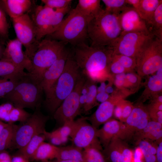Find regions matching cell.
Here are the masks:
<instances>
[{"label":"cell","instance_id":"obj_36","mask_svg":"<svg viewBox=\"0 0 162 162\" xmlns=\"http://www.w3.org/2000/svg\"><path fill=\"white\" fill-rule=\"evenodd\" d=\"M105 6V10L118 16L128 5L126 0H103Z\"/></svg>","mask_w":162,"mask_h":162},{"label":"cell","instance_id":"obj_34","mask_svg":"<svg viewBox=\"0 0 162 162\" xmlns=\"http://www.w3.org/2000/svg\"><path fill=\"white\" fill-rule=\"evenodd\" d=\"M14 124H9L0 134V152L10 147L13 138Z\"/></svg>","mask_w":162,"mask_h":162},{"label":"cell","instance_id":"obj_51","mask_svg":"<svg viewBox=\"0 0 162 162\" xmlns=\"http://www.w3.org/2000/svg\"><path fill=\"white\" fill-rule=\"evenodd\" d=\"M110 94L106 92H101L97 93L96 99L97 102L101 103L103 102L108 99Z\"/></svg>","mask_w":162,"mask_h":162},{"label":"cell","instance_id":"obj_1","mask_svg":"<svg viewBox=\"0 0 162 162\" xmlns=\"http://www.w3.org/2000/svg\"><path fill=\"white\" fill-rule=\"evenodd\" d=\"M75 47L73 58L87 78L95 83L112 78L109 71L114 55L112 47L89 46L85 42Z\"/></svg>","mask_w":162,"mask_h":162},{"label":"cell","instance_id":"obj_11","mask_svg":"<svg viewBox=\"0 0 162 162\" xmlns=\"http://www.w3.org/2000/svg\"><path fill=\"white\" fill-rule=\"evenodd\" d=\"M82 74L71 92L64 99L53 115L54 118L62 126L64 123L73 121L81 113L80 97L82 88L86 80Z\"/></svg>","mask_w":162,"mask_h":162},{"label":"cell","instance_id":"obj_30","mask_svg":"<svg viewBox=\"0 0 162 162\" xmlns=\"http://www.w3.org/2000/svg\"><path fill=\"white\" fill-rule=\"evenodd\" d=\"M83 149L74 145L60 147L56 159L76 160L83 162Z\"/></svg>","mask_w":162,"mask_h":162},{"label":"cell","instance_id":"obj_50","mask_svg":"<svg viewBox=\"0 0 162 162\" xmlns=\"http://www.w3.org/2000/svg\"><path fill=\"white\" fill-rule=\"evenodd\" d=\"M29 160L17 153L11 157V162H29Z\"/></svg>","mask_w":162,"mask_h":162},{"label":"cell","instance_id":"obj_56","mask_svg":"<svg viewBox=\"0 0 162 162\" xmlns=\"http://www.w3.org/2000/svg\"><path fill=\"white\" fill-rule=\"evenodd\" d=\"M5 46L4 44L0 43V60L2 58Z\"/></svg>","mask_w":162,"mask_h":162},{"label":"cell","instance_id":"obj_6","mask_svg":"<svg viewBox=\"0 0 162 162\" xmlns=\"http://www.w3.org/2000/svg\"><path fill=\"white\" fill-rule=\"evenodd\" d=\"M65 44L46 37L42 39L31 59L32 68L28 73L41 82L44 73L58 58L65 49Z\"/></svg>","mask_w":162,"mask_h":162},{"label":"cell","instance_id":"obj_58","mask_svg":"<svg viewBox=\"0 0 162 162\" xmlns=\"http://www.w3.org/2000/svg\"></svg>","mask_w":162,"mask_h":162},{"label":"cell","instance_id":"obj_45","mask_svg":"<svg viewBox=\"0 0 162 162\" xmlns=\"http://www.w3.org/2000/svg\"><path fill=\"white\" fill-rule=\"evenodd\" d=\"M15 107L11 103L8 102L0 105V120L8 123L9 116L12 109Z\"/></svg>","mask_w":162,"mask_h":162},{"label":"cell","instance_id":"obj_41","mask_svg":"<svg viewBox=\"0 0 162 162\" xmlns=\"http://www.w3.org/2000/svg\"><path fill=\"white\" fill-rule=\"evenodd\" d=\"M9 25L5 12L0 8V39L3 44L8 37Z\"/></svg>","mask_w":162,"mask_h":162},{"label":"cell","instance_id":"obj_54","mask_svg":"<svg viewBox=\"0 0 162 162\" xmlns=\"http://www.w3.org/2000/svg\"><path fill=\"white\" fill-rule=\"evenodd\" d=\"M106 81H103L100 82V86L97 88V93L101 92H106V88L107 84L105 82Z\"/></svg>","mask_w":162,"mask_h":162},{"label":"cell","instance_id":"obj_43","mask_svg":"<svg viewBox=\"0 0 162 162\" xmlns=\"http://www.w3.org/2000/svg\"><path fill=\"white\" fill-rule=\"evenodd\" d=\"M71 0H41L44 5L53 9L64 8L70 6Z\"/></svg>","mask_w":162,"mask_h":162},{"label":"cell","instance_id":"obj_15","mask_svg":"<svg viewBox=\"0 0 162 162\" xmlns=\"http://www.w3.org/2000/svg\"><path fill=\"white\" fill-rule=\"evenodd\" d=\"M131 94L128 91L116 89L113 93L110 94L108 100L100 103L92 114L89 117H87V121L98 129L100 125L112 118L114 108L119 101L125 99Z\"/></svg>","mask_w":162,"mask_h":162},{"label":"cell","instance_id":"obj_17","mask_svg":"<svg viewBox=\"0 0 162 162\" xmlns=\"http://www.w3.org/2000/svg\"><path fill=\"white\" fill-rule=\"evenodd\" d=\"M22 45L17 39L7 41L2 58L7 60L30 73L32 70L31 60L22 50Z\"/></svg>","mask_w":162,"mask_h":162},{"label":"cell","instance_id":"obj_35","mask_svg":"<svg viewBox=\"0 0 162 162\" xmlns=\"http://www.w3.org/2000/svg\"><path fill=\"white\" fill-rule=\"evenodd\" d=\"M142 77L134 71L125 73V78L124 86L125 89L135 92L139 88L141 84Z\"/></svg>","mask_w":162,"mask_h":162},{"label":"cell","instance_id":"obj_47","mask_svg":"<svg viewBox=\"0 0 162 162\" xmlns=\"http://www.w3.org/2000/svg\"><path fill=\"white\" fill-rule=\"evenodd\" d=\"M43 134L45 136L46 140L49 141V143L57 146L64 144L61 138L53 131L48 132L45 130Z\"/></svg>","mask_w":162,"mask_h":162},{"label":"cell","instance_id":"obj_44","mask_svg":"<svg viewBox=\"0 0 162 162\" xmlns=\"http://www.w3.org/2000/svg\"><path fill=\"white\" fill-rule=\"evenodd\" d=\"M122 109V115L121 122L124 123L130 114L134 107V105L130 102L122 99L120 100Z\"/></svg>","mask_w":162,"mask_h":162},{"label":"cell","instance_id":"obj_38","mask_svg":"<svg viewBox=\"0 0 162 162\" xmlns=\"http://www.w3.org/2000/svg\"><path fill=\"white\" fill-rule=\"evenodd\" d=\"M31 115L24 109L15 106L9 114L8 123L13 124L16 122H23L26 121Z\"/></svg>","mask_w":162,"mask_h":162},{"label":"cell","instance_id":"obj_24","mask_svg":"<svg viewBox=\"0 0 162 162\" xmlns=\"http://www.w3.org/2000/svg\"><path fill=\"white\" fill-rule=\"evenodd\" d=\"M100 0H79L75 8L88 23L102 9Z\"/></svg>","mask_w":162,"mask_h":162},{"label":"cell","instance_id":"obj_55","mask_svg":"<svg viewBox=\"0 0 162 162\" xmlns=\"http://www.w3.org/2000/svg\"><path fill=\"white\" fill-rule=\"evenodd\" d=\"M54 162H83L82 161L73 160H58L56 159V160L54 161Z\"/></svg>","mask_w":162,"mask_h":162},{"label":"cell","instance_id":"obj_20","mask_svg":"<svg viewBox=\"0 0 162 162\" xmlns=\"http://www.w3.org/2000/svg\"><path fill=\"white\" fill-rule=\"evenodd\" d=\"M32 5L30 0H0V8L11 19L26 14Z\"/></svg>","mask_w":162,"mask_h":162},{"label":"cell","instance_id":"obj_18","mask_svg":"<svg viewBox=\"0 0 162 162\" xmlns=\"http://www.w3.org/2000/svg\"><path fill=\"white\" fill-rule=\"evenodd\" d=\"M69 56V52L65 49L57 59L44 73L40 84L45 94L63 72Z\"/></svg>","mask_w":162,"mask_h":162},{"label":"cell","instance_id":"obj_8","mask_svg":"<svg viewBox=\"0 0 162 162\" xmlns=\"http://www.w3.org/2000/svg\"><path fill=\"white\" fill-rule=\"evenodd\" d=\"M40 106L25 122L19 125H14V135L11 147L18 149L24 147L35 136L43 134L49 117L43 114Z\"/></svg>","mask_w":162,"mask_h":162},{"label":"cell","instance_id":"obj_13","mask_svg":"<svg viewBox=\"0 0 162 162\" xmlns=\"http://www.w3.org/2000/svg\"><path fill=\"white\" fill-rule=\"evenodd\" d=\"M87 118L83 117L74 120L70 136L73 145L83 149L91 146L102 149L97 136L98 129L89 123Z\"/></svg>","mask_w":162,"mask_h":162},{"label":"cell","instance_id":"obj_25","mask_svg":"<svg viewBox=\"0 0 162 162\" xmlns=\"http://www.w3.org/2000/svg\"><path fill=\"white\" fill-rule=\"evenodd\" d=\"M59 147L43 142L39 146L32 160L40 161L56 159Z\"/></svg>","mask_w":162,"mask_h":162},{"label":"cell","instance_id":"obj_23","mask_svg":"<svg viewBox=\"0 0 162 162\" xmlns=\"http://www.w3.org/2000/svg\"><path fill=\"white\" fill-rule=\"evenodd\" d=\"M133 138L136 142L146 139L158 144L162 141V124L151 120L144 128L136 133Z\"/></svg>","mask_w":162,"mask_h":162},{"label":"cell","instance_id":"obj_48","mask_svg":"<svg viewBox=\"0 0 162 162\" xmlns=\"http://www.w3.org/2000/svg\"><path fill=\"white\" fill-rule=\"evenodd\" d=\"M147 108L151 120L162 124V111Z\"/></svg>","mask_w":162,"mask_h":162},{"label":"cell","instance_id":"obj_31","mask_svg":"<svg viewBox=\"0 0 162 162\" xmlns=\"http://www.w3.org/2000/svg\"><path fill=\"white\" fill-rule=\"evenodd\" d=\"M45 140L46 138L43 133L37 135L24 147L19 149L18 153L29 160H32L39 146Z\"/></svg>","mask_w":162,"mask_h":162},{"label":"cell","instance_id":"obj_29","mask_svg":"<svg viewBox=\"0 0 162 162\" xmlns=\"http://www.w3.org/2000/svg\"><path fill=\"white\" fill-rule=\"evenodd\" d=\"M121 139L114 137L103 152L108 162H122Z\"/></svg>","mask_w":162,"mask_h":162},{"label":"cell","instance_id":"obj_2","mask_svg":"<svg viewBox=\"0 0 162 162\" xmlns=\"http://www.w3.org/2000/svg\"><path fill=\"white\" fill-rule=\"evenodd\" d=\"M82 74L70 55L64 70L45 94L44 105L47 111L52 115L64 99L71 92Z\"/></svg>","mask_w":162,"mask_h":162},{"label":"cell","instance_id":"obj_21","mask_svg":"<svg viewBox=\"0 0 162 162\" xmlns=\"http://www.w3.org/2000/svg\"><path fill=\"white\" fill-rule=\"evenodd\" d=\"M123 123L112 118L104 124L103 127L98 129L97 136L101 145L104 148L108 145L112 139L120 134Z\"/></svg>","mask_w":162,"mask_h":162},{"label":"cell","instance_id":"obj_52","mask_svg":"<svg viewBox=\"0 0 162 162\" xmlns=\"http://www.w3.org/2000/svg\"><path fill=\"white\" fill-rule=\"evenodd\" d=\"M156 156L157 162H162V141L158 144Z\"/></svg>","mask_w":162,"mask_h":162},{"label":"cell","instance_id":"obj_28","mask_svg":"<svg viewBox=\"0 0 162 162\" xmlns=\"http://www.w3.org/2000/svg\"><path fill=\"white\" fill-rule=\"evenodd\" d=\"M146 25L151 35L162 40V3L157 8L152 19Z\"/></svg>","mask_w":162,"mask_h":162},{"label":"cell","instance_id":"obj_14","mask_svg":"<svg viewBox=\"0 0 162 162\" xmlns=\"http://www.w3.org/2000/svg\"><path fill=\"white\" fill-rule=\"evenodd\" d=\"M151 120L147 106L143 103L137 102L134 105L130 114L123 123L121 131L117 137L123 140H130Z\"/></svg>","mask_w":162,"mask_h":162},{"label":"cell","instance_id":"obj_19","mask_svg":"<svg viewBox=\"0 0 162 162\" xmlns=\"http://www.w3.org/2000/svg\"><path fill=\"white\" fill-rule=\"evenodd\" d=\"M147 76L144 83L145 89L137 102L143 103L148 99H152L154 96L162 93V67L154 74Z\"/></svg>","mask_w":162,"mask_h":162},{"label":"cell","instance_id":"obj_7","mask_svg":"<svg viewBox=\"0 0 162 162\" xmlns=\"http://www.w3.org/2000/svg\"><path fill=\"white\" fill-rule=\"evenodd\" d=\"M70 10V6L54 10L47 7L38 5L31 17L35 26L37 38L40 42L44 37L59 28L64 16Z\"/></svg>","mask_w":162,"mask_h":162},{"label":"cell","instance_id":"obj_26","mask_svg":"<svg viewBox=\"0 0 162 162\" xmlns=\"http://www.w3.org/2000/svg\"><path fill=\"white\" fill-rule=\"evenodd\" d=\"M141 150L143 162H156V154L158 144L148 139H142L136 142Z\"/></svg>","mask_w":162,"mask_h":162},{"label":"cell","instance_id":"obj_22","mask_svg":"<svg viewBox=\"0 0 162 162\" xmlns=\"http://www.w3.org/2000/svg\"><path fill=\"white\" fill-rule=\"evenodd\" d=\"M128 3L132 6L140 16L148 23L162 0H127Z\"/></svg>","mask_w":162,"mask_h":162},{"label":"cell","instance_id":"obj_40","mask_svg":"<svg viewBox=\"0 0 162 162\" xmlns=\"http://www.w3.org/2000/svg\"><path fill=\"white\" fill-rule=\"evenodd\" d=\"M74 120L64 123L61 127L53 131L61 138L64 144L68 141V137L72 133Z\"/></svg>","mask_w":162,"mask_h":162},{"label":"cell","instance_id":"obj_39","mask_svg":"<svg viewBox=\"0 0 162 162\" xmlns=\"http://www.w3.org/2000/svg\"><path fill=\"white\" fill-rule=\"evenodd\" d=\"M113 57L117 60L125 69L126 73L136 70V59L134 58L120 54H114Z\"/></svg>","mask_w":162,"mask_h":162},{"label":"cell","instance_id":"obj_10","mask_svg":"<svg viewBox=\"0 0 162 162\" xmlns=\"http://www.w3.org/2000/svg\"><path fill=\"white\" fill-rule=\"evenodd\" d=\"M11 19L16 38L24 47L25 52L31 60L40 42L37 40L35 28L31 17L26 13Z\"/></svg>","mask_w":162,"mask_h":162},{"label":"cell","instance_id":"obj_49","mask_svg":"<svg viewBox=\"0 0 162 162\" xmlns=\"http://www.w3.org/2000/svg\"><path fill=\"white\" fill-rule=\"evenodd\" d=\"M120 101L116 105L114 108L113 116L116 119V120H119V121L121 122L122 115V109L120 103Z\"/></svg>","mask_w":162,"mask_h":162},{"label":"cell","instance_id":"obj_4","mask_svg":"<svg viewBox=\"0 0 162 162\" xmlns=\"http://www.w3.org/2000/svg\"><path fill=\"white\" fill-rule=\"evenodd\" d=\"M43 92L40 82L26 73L18 80L13 90L5 98L15 107L35 110L41 105Z\"/></svg>","mask_w":162,"mask_h":162},{"label":"cell","instance_id":"obj_57","mask_svg":"<svg viewBox=\"0 0 162 162\" xmlns=\"http://www.w3.org/2000/svg\"><path fill=\"white\" fill-rule=\"evenodd\" d=\"M40 162H54V161H51L50 160L40 161Z\"/></svg>","mask_w":162,"mask_h":162},{"label":"cell","instance_id":"obj_27","mask_svg":"<svg viewBox=\"0 0 162 162\" xmlns=\"http://www.w3.org/2000/svg\"><path fill=\"white\" fill-rule=\"evenodd\" d=\"M26 73L24 71V69L10 62L3 58L0 60V78H18Z\"/></svg>","mask_w":162,"mask_h":162},{"label":"cell","instance_id":"obj_53","mask_svg":"<svg viewBox=\"0 0 162 162\" xmlns=\"http://www.w3.org/2000/svg\"><path fill=\"white\" fill-rule=\"evenodd\" d=\"M0 161L11 162V157L9 153L5 151L0 152Z\"/></svg>","mask_w":162,"mask_h":162},{"label":"cell","instance_id":"obj_9","mask_svg":"<svg viewBox=\"0 0 162 162\" xmlns=\"http://www.w3.org/2000/svg\"><path fill=\"white\" fill-rule=\"evenodd\" d=\"M137 74L142 78L162 67V40L153 37L143 45L136 59Z\"/></svg>","mask_w":162,"mask_h":162},{"label":"cell","instance_id":"obj_3","mask_svg":"<svg viewBox=\"0 0 162 162\" xmlns=\"http://www.w3.org/2000/svg\"><path fill=\"white\" fill-rule=\"evenodd\" d=\"M121 32L118 16L103 9L88 23L91 46L110 47Z\"/></svg>","mask_w":162,"mask_h":162},{"label":"cell","instance_id":"obj_46","mask_svg":"<svg viewBox=\"0 0 162 162\" xmlns=\"http://www.w3.org/2000/svg\"><path fill=\"white\" fill-rule=\"evenodd\" d=\"M109 71L112 76L117 74L126 73L125 69L113 56L110 65Z\"/></svg>","mask_w":162,"mask_h":162},{"label":"cell","instance_id":"obj_5","mask_svg":"<svg viewBox=\"0 0 162 162\" xmlns=\"http://www.w3.org/2000/svg\"><path fill=\"white\" fill-rule=\"evenodd\" d=\"M69 13L58 29L46 37L75 46L85 42L88 38V22L75 8L70 10Z\"/></svg>","mask_w":162,"mask_h":162},{"label":"cell","instance_id":"obj_33","mask_svg":"<svg viewBox=\"0 0 162 162\" xmlns=\"http://www.w3.org/2000/svg\"><path fill=\"white\" fill-rule=\"evenodd\" d=\"M89 80L87 98L86 103L82 110V113L85 114L88 113L93 108L98 104L96 99L97 88L96 83Z\"/></svg>","mask_w":162,"mask_h":162},{"label":"cell","instance_id":"obj_37","mask_svg":"<svg viewBox=\"0 0 162 162\" xmlns=\"http://www.w3.org/2000/svg\"><path fill=\"white\" fill-rule=\"evenodd\" d=\"M21 77L13 78H0V99L5 98L13 90Z\"/></svg>","mask_w":162,"mask_h":162},{"label":"cell","instance_id":"obj_16","mask_svg":"<svg viewBox=\"0 0 162 162\" xmlns=\"http://www.w3.org/2000/svg\"><path fill=\"white\" fill-rule=\"evenodd\" d=\"M118 17L121 29V34L134 32L151 34L146 21L132 7L127 6Z\"/></svg>","mask_w":162,"mask_h":162},{"label":"cell","instance_id":"obj_12","mask_svg":"<svg viewBox=\"0 0 162 162\" xmlns=\"http://www.w3.org/2000/svg\"><path fill=\"white\" fill-rule=\"evenodd\" d=\"M152 35L140 32L121 34L112 44L110 47L114 54L127 56L136 59L141 49Z\"/></svg>","mask_w":162,"mask_h":162},{"label":"cell","instance_id":"obj_42","mask_svg":"<svg viewBox=\"0 0 162 162\" xmlns=\"http://www.w3.org/2000/svg\"><path fill=\"white\" fill-rule=\"evenodd\" d=\"M122 162H134V151L121 139Z\"/></svg>","mask_w":162,"mask_h":162},{"label":"cell","instance_id":"obj_32","mask_svg":"<svg viewBox=\"0 0 162 162\" xmlns=\"http://www.w3.org/2000/svg\"><path fill=\"white\" fill-rule=\"evenodd\" d=\"M102 150L93 146L83 149V162H108Z\"/></svg>","mask_w":162,"mask_h":162}]
</instances>
